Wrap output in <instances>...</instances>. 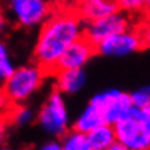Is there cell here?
I'll return each instance as SVG.
<instances>
[{
    "instance_id": "obj_1",
    "label": "cell",
    "mask_w": 150,
    "mask_h": 150,
    "mask_svg": "<svg viewBox=\"0 0 150 150\" xmlns=\"http://www.w3.org/2000/svg\"><path fill=\"white\" fill-rule=\"evenodd\" d=\"M85 37V22L74 7H55L41 25L35 47L34 61L47 74H54L63 52L74 41Z\"/></svg>"
},
{
    "instance_id": "obj_2",
    "label": "cell",
    "mask_w": 150,
    "mask_h": 150,
    "mask_svg": "<svg viewBox=\"0 0 150 150\" xmlns=\"http://www.w3.org/2000/svg\"><path fill=\"white\" fill-rule=\"evenodd\" d=\"M47 71L37 63L16 69L1 86V98L7 106L23 103L44 83Z\"/></svg>"
},
{
    "instance_id": "obj_3",
    "label": "cell",
    "mask_w": 150,
    "mask_h": 150,
    "mask_svg": "<svg viewBox=\"0 0 150 150\" xmlns=\"http://www.w3.org/2000/svg\"><path fill=\"white\" fill-rule=\"evenodd\" d=\"M6 16L22 28L42 25L55 10L54 0H6Z\"/></svg>"
},
{
    "instance_id": "obj_4",
    "label": "cell",
    "mask_w": 150,
    "mask_h": 150,
    "mask_svg": "<svg viewBox=\"0 0 150 150\" xmlns=\"http://www.w3.org/2000/svg\"><path fill=\"white\" fill-rule=\"evenodd\" d=\"M117 140L125 150H149L150 130L143 118V108L133 106L130 114L118 121L115 125Z\"/></svg>"
},
{
    "instance_id": "obj_5",
    "label": "cell",
    "mask_w": 150,
    "mask_h": 150,
    "mask_svg": "<svg viewBox=\"0 0 150 150\" xmlns=\"http://www.w3.org/2000/svg\"><path fill=\"white\" fill-rule=\"evenodd\" d=\"M37 121L47 134L54 137H61L69 131V111L63 93L60 91L55 89L48 95L38 112Z\"/></svg>"
},
{
    "instance_id": "obj_6",
    "label": "cell",
    "mask_w": 150,
    "mask_h": 150,
    "mask_svg": "<svg viewBox=\"0 0 150 150\" xmlns=\"http://www.w3.org/2000/svg\"><path fill=\"white\" fill-rule=\"evenodd\" d=\"M89 102L99 106V109L103 114L105 122L112 125H115L118 121L125 118L134 106L130 93L121 92L118 89H108L99 92L95 96H92Z\"/></svg>"
},
{
    "instance_id": "obj_7",
    "label": "cell",
    "mask_w": 150,
    "mask_h": 150,
    "mask_svg": "<svg viewBox=\"0 0 150 150\" xmlns=\"http://www.w3.org/2000/svg\"><path fill=\"white\" fill-rule=\"evenodd\" d=\"M143 45V40L139 28H128L118 34H114L96 45V52L106 57H125L137 52Z\"/></svg>"
},
{
    "instance_id": "obj_8",
    "label": "cell",
    "mask_w": 150,
    "mask_h": 150,
    "mask_svg": "<svg viewBox=\"0 0 150 150\" xmlns=\"http://www.w3.org/2000/svg\"><path fill=\"white\" fill-rule=\"evenodd\" d=\"M128 16H130L128 13H125L122 10H117V12H114L108 16H103L100 19L85 22V37L96 47L99 42L106 40L108 37L128 29L131 26Z\"/></svg>"
},
{
    "instance_id": "obj_9",
    "label": "cell",
    "mask_w": 150,
    "mask_h": 150,
    "mask_svg": "<svg viewBox=\"0 0 150 150\" xmlns=\"http://www.w3.org/2000/svg\"><path fill=\"white\" fill-rule=\"evenodd\" d=\"M95 54H96V47L86 37H82L80 40L74 41L67 50L63 52V55L58 60L57 70L83 69Z\"/></svg>"
},
{
    "instance_id": "obj_10",
    "label": "cell",
    "mask_w": 150,
    "mask_h": 150,
    "mask_svg": "<svg viewBox=\"0 0 150 150\" xmlns=\"http://www.w3.org/2000/svg\"><path fill=\"white\" fill-rule=\"evenodd\" d=\"M55 89L63 95H74L86 85V74L83 69H64L54 73Z\"/></svg>"
},
{
    "instance_id": "obj_11",
    "label": "cell",
    "mask_w": 150,
    "mask_h": 150,
    "mask_svg": "<svg viewBox=\"0 0 150 150\" xmlns=\"http://www.w3.org/2000/svg\"><path fill=\"white\" fill-rule=\"evenodd\" d=\"M83 22L96 21L120 10L117 0H83L74 7Z\"/></svg>"
},
{
    "instance_id": "obj_12",
    "label": "cell",
    "mask_w": 150,
    "mask_h": 150,
    "mask_svg": "<svg viewBox=\"0 0 150 150\" xmlns=\"http://www.w3.org/2000/svg\"><path fill=\"white\" fill-rule=\"evenodd\" d=\"M103 122H105V118H103V114L99 109V106H96L95 103L89 102L88 106L83 109V112L74 120L73 128L88 134L92 130H95L96 127L102 125Z\"/></svg>"
},
{
    "instance_id": "obj_13",
    "label": "cell",
    "mask_w": 150,
    "mask_h": 150,
    "mask_svg": "<svg viewBox=\"0 0 150 150\" xmlns=\"http://www.w3.org/2000/svg\"><path fill=\"white\" fill-rule=\"evenodd\" d=\"M91 150H109L117 142V133L112 124L103 122L91 133H88Z\"/></svg>"
},
{
    "instance_id": "obj_14",
    "label": "cell",
    "mask_w": 150,
    "mask_h": 150,
    "mask_svg": "<svg viewBox=\"0 0 150 150\" xmlns=\"http://www.w3.org/2000/svg\"><path fill=\"white\" fill-rule=\"evenodd\" d=\"M61 144L63 150H91L88 134L74 128L61 136Z\"/></svg>"
},
{
    "instance_id": "obj_15",
    "label": "cell",
    "mask_w": 150,
    "mask_h": 150,
    "mask_svg": "<svg viewBox=\"0 0 150 150\" xmlns=\"http://www.w3.org/2000/svg\"><path fill=\"white\" fill-rule=\"evenodd\" d=\"M7 120H9V122L22 127V125L29 124V122L34 120V114H32V111H31L28 106H25V105H22V103H19V105H12V106H9Z\"/></svg>"
},
{
    "instance_id": "obj_16",
    "label": "cell",
    "mask_w": 150,
    "mask_h": 150,
    "mask_svg": "<svg viewBox=\"0 0 150 150\" xmlns=\"http://www.w3.org/2000/svg\"><path fill=\"white\" fill-rule=\"evenodd\" d=\"M15 70L16 69H15V66L12 63V58H10L7 47L4 44H1L0 45V79L6 80Z\"/></svg>"
},
{
    "instance_id": "obj_17",
    "label": "cell",
    "mask_w": 150,
    "mask_h": 150,
    "mask_svg": "<svg viewBox=\"0 0 150 150\" xmlns=\"http://www.w3.org/2000/svg\"><path fill=\"white\" fill-rule=\"evenodd\" d=\"M120 10L128 13V15H136V13H143L146 12L147 6L144 0H117Z\"/></svg>"
},
{
    "instance_id": "obj_18",
    "label": "cell",
    "mask_w": 150,
    "mask_h": 150,
    "mask_svg": "<svg viewBox=\"0 0 150 150\" xmlns=\"http://www.w3.org/2000/svg\"><path fill=\"white\" fill-rule=\"evenodd\" d=\"M130 96H131L134 106H139V108H143V109L150 106V85L136 89L134 92L130 93Z\"/></svg>"
},
{
    "instance_id": "obj_19",
    "label": "cell",
    "mask_w": 150,
    "mask_h": 150,
    "mask_svg": "<svg viewBox=\"0 0 150 150\" xmlns=\"http://www.w3.org/2000/svg\"><path fill=\"white\" fill-rule=\"evenodd\" d=\"M139 31H140L144 48H150V21L149 19H146L142 25H139Z\"/></svg>"
},
{
    "instance_id": "obj_20",
    "label": "cell",
    "mask_w": 150,
    "mask_h": 150,
    "mask_svg": "<svg viewBox=\"0 0 150 150\" xmlns=\"http://www.w3.org/2000/svg\"><path fill=\"white\" fill-rule=\"evenodd\" d=\"M83 0H54L55 6H58V7H76Z\"/></svg>"
},
{
    "instance_id": "obj_21",
    "label": "cell",
    "mask_w": 150,
    "mask_h": 150,
    "mask_svg": "<svg viewBox=\"0 0 150 150\" xmlns=\"http://www.w3.org/2000/svg\"><path fill=\"white\" fill-rule=\"evenodd\" d=\"M42 150H63V144H61V140H50L47 143H44L41 146Z\"/></svg>"
},
{
    "instance_id": "obj_22",
    "label": "cell",
    "mask_w": 150,
    "mask_h": 150,
    "mask_svg": "<svg viewBox=\"0 0 150 150\" xmlns=\"http://www.w3.org/2000/svg\"><path fill=\"white\" fill-rule=\"evenodd\" d=\"M143 118H144V122H146L147 128L150 130V106L143 109Z\"/></svg>"
},
{
    "instance_id": "obj_23",
    "label": "cell",
    "mask_w": 150,
    "mask_h": 150,
    "mask_svg": "<svg viewBox=\"0 0 150 150\" xmlns=\"http://www.w3.org/2000/svg\"><path fill=\"white\" fill-rule=\"evenodd\" d=\"M144 19H149L150 21V7H147L146 12H144Z\"/></svg>"
},
{
    "instance_id": "obj_24",
    "label": "cell",
    "mask_w": 150,
    "mask_h": 150,
    "mask_svg": "<svg viewBox=\"0 0 150 150\" xmlns=\"http://www.w3.org/2000/svg\"><path fill=\"white\" fill-rule=\"evenodd\" d=\"M144 1H146V6H147V7H150V0H144Z\"/></svg>"
}]
</instances>
